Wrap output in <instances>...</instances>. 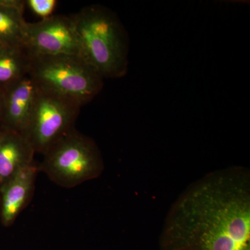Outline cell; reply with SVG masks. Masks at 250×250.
Here are the masks:
<instances>
[{
    "mask_svg": "<svg viewBox=\"0 0 250 250\" xmlns=\"http://www.w3.org/2000/svg\"><path fill=\"white\" fill-rule=\"evenodd\" d=\"M36 152L22 134L0 129V187L34 164Z\"/></svg>",
    "mask_w": 250,
    "mask_h": 250,
    "instance_id": "obj_9",
    "label": "cell"
},
{
    "mask_svg": "<svg viewBox=\"0 0 250 250\" xmlns=\"http://www.w3.org/2000/svg\"><path fill=\"white\" fill-rule=\"evenodd\" d=\"M82 107L72 99L39 88L29 124L22 134L31 143L36 154L42 155L74 127Z\"/></svg>",
    "mask_w": 250,
    "mask_h": 250,
    "instance_id": "obj_5",
    "label": "cell"
},
{
    "mask_svg": "<svg viewBox=\"0 0 250 250\" xmlns=\"http://www.w3.org/2000/svg\"><path fill=\"white\" fill-rule=\"evenodd\" d=\"M81 56L103 79L126 76L129 67V39L116 13L93 4L72 15Z\"/></svg>",
    "mask_w": 250,
    "mask_h": 250,
    "instance_id": "obj_2",
    "label": "cell"
},
{
    "mask_svg": "<svg viewBox=\"0 0 250 250\" xmlns=\"http://www.w3.org/2000/svg\"><path fill=\"white\" fill-rule=\"evenodd\" d=\"M27 6L39 17L47 18L50 17L53 14L54 9L57 4L56 0H27L25 1Z\"/></svg>",
    "mask_w": 250,
    "mask_h": 250,
    "instance_id": "obj_12",
    "label": "cell"
},
{
    "mask_svg": "<svg viewBox=\"0 0 250 250\" xmlns=\"http://www.w3.org/2000/svg\"><path fill=\"white\" fill-rule=\"evenodd\" d=\"M30 61L24 46L0 45V87L4 90L27 75Z\"/></svg>",
    "mask_w": 250,
    "mask_h": 250,
    "instance_id": "obj_11",
    "label": "cell"
},
{
    "mask_svg": "<svg viewBox=\"0 0 250 250\" xmlns=\"http://www.w3.org/2000/svg\"><path fill=\"white\" fill-rule=\"evenodd\" d=\"M4 90L0 87V118H1V111H2L3 100H4Z\"/></svg>",
    "mask_w": 250,
    "mask_h": 250,
    "instance_id": "obj_13",
    "label": "cell"
},
{
    "mask_svg": "<svg viewBox=\"0 0 250 250\" xmlns=\"http://www.w3.org/2000/svg\"><path fill=\"white\" fill-rule=\"evenodd\" d=\"M23 46L29 56H81L78 35L72 16L52 15L27 22Z\"/></svg>",
    "mask_w": 250,
    "mask_h": 250,
    "instance_id": "obj_6",
    "label": "cell"
},
{
    "mask_svg": "<svg viewBox=\"0 0 250 250\" xmlns=\"http://www.w3.org/2000/svg\"><path fill=\"white\" fill-rule=\"evenodd\" d=\"M42 156V161L38 164L39 172L65 188H72L98 178L104 170L103 154L97 143L75 127Z\"/></svg>",
    "mask_w": 250,
    "mask_h": 250,
    "instance_id": "obj_3",
    "label": "cell"
},
{
    "mask_svg": "<svg viewBox=\"0 0 250 250\" xmlns=\"http://www.w3.org/2000/svg\"><path fill=\"white\" fill-rule=\"evenodd\" d=\"M25 1L0 0V45H23Z\"/></svg>",
    "mask_w": 250,
    "mask_h": 250,
    "instance_id": "obj_10",
    "label": "cell"
},
{
    "mask_svg": "<svg viewBox=\"0 0 250 250\" xmlns=\"http://www.w3.org/2000/svg\"><path fill=\"white\" fill-rule=\"evenodd\" d=\"M39 172L38 164L34 163L0 187V220L3 226H12L30 203Z\"/></svg>",
    "mask_w": 250,
    "mask_h": 250,
    "instance_id": "obj_8",
    "label": "cell"
},
{
    "mask_svg": "<svg viewBox=\"0 0 250 250\" xmlns=\"http://www.w3.org/2000/svg\"><path fill=\"white\" fill-rule=\"evenodd\" d=\"M39 88L36 80L28 74L5 88L0 129L24 134Z\"/></svg>",
    "mask_w": 250,
    "mask_h": 250,
    "instance_id": "obj_7",
    "label": "cell"
},
{
    "mask_svg": "<svg viewBox=\"0 0 250 250\" xmlns=\"http://www.w3.org/2000/svg\"><path fill=\"white\" fill-rule=\"evenodd\" d=\"M29 74L41 88L61 94L81 106L103 90L104 79L79 56H30Z\"/></svg>",
    "mask_w": 250,
    "mask_h": 250,
    "instance_id": "obj_4",
    "label": "cell"
},
{
    "mask_svg": "<svg viewBox=\"0 0 250 250\" xmlns=\"http://www.w3.org/2000/svg\"><path fill=\"white\" fill-rule=\"evenodd\" d=\"M159 250H250V172L233 166L199 179L175 200Z\"/></svg>",
    "mask_w": 250,
    "mask_h": 250,
    "instance_id": "obj_1",
    "label": "cell"
}]
</instances>
